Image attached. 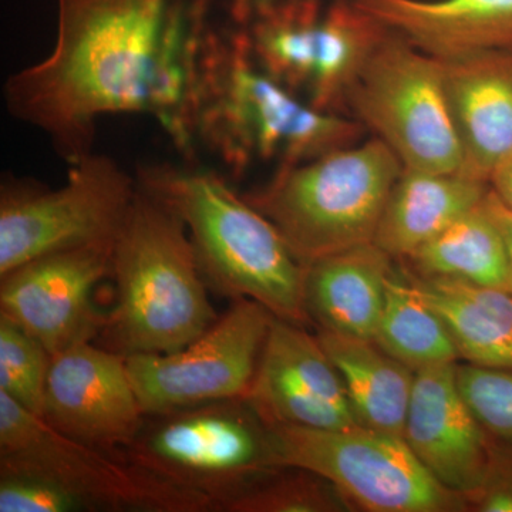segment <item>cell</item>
<instances>
[{"mask_svg": "<svg viewBox=\"0 0 512 512\" xmlns=\"http://www.w3.org/2000/svg\"><path fill=\"white\" fill-rule=\"evenodd\" d=\"M366 128L313 109L255 62L241 30L208 33L195 100V140L232 174L255 164L292 167L355 146Z\"/></svg>", "mask_w": 512, "mask_h": 512, "instance_id": "2", "label": "cell"}, {"mask_svg": "<svg viewBox=\"0 0 512 512\" xmlns=\"http://www.w3.org/2000/svg\"><path fill=\"white\" fill-rule=\"evenodd\" d=\"M355 511L325 478L284 467L227 505L225 512H346Z\"/></svg>", "mask_w": 512, "mask_h": 512, "instance_id": "25", "label": "cell"}, {"mask_svg": "<svg viewBox=\"0 0 512 512\" xmlns=\"http://www.w3.org/2000/svg\"><path fill=\"white\" fill-rule=\"evenodd\" d=\"M271 434L279 466L303 468L325 478L355 511H470L466 497L434 478L402 436L362 426H275Z\"/></svg>", "mask_w": 512, "mask_h": 512, "instance_id": "9", "label": "cell"}, {"mask_svg": "<svg viewBox=\"0 0 512 512\" xmlns=\"http://www.w3.org/2000/svg\"><path fill=\"white\" fill-rule=\"evenodd\" d=\"M56 2L55 47L9 77V113L43 131L70 165L93 153L97 121L107 114H148L191 156L210 33L202 2L190 12L177 0Z\"/></svg>", "mask_w": 512, "mask_h": 512, "instance_id": "1", "label": "cell"}, {"mask_svg": "<svg viewBox=\"0 0 512 512\" xmlns=\"http://www.w3.org/2000/svg\"><path fill=\"white\" fill-rule=\"evenodd\" d=\"M245 402L266 426H359L338 370L302 325L275 318Z\"/></svg>", "mask_w": 512, "mask_h": 512, "instance_id": "15", "label": "cell"}, {"mask_svg": "<svg viewBox=\"0 0 512 512\" xmlns=\"http://www.w3.org/2000/svg\"><path fill=\"white\" fill-rule=\"evenodd\" d=\"M488 184L498 201L512 214V153L494 168Z\"/></svg>", "mask_w": 512, "mask_h": 512, "instance_id": "30", "label": "cell"}, {"mask_svg": "<svg viewBox=\"0 0 512 512\" xmlns=\"http://www.w3.org/2000/svg\"><path fill=\"white\" fill-rule=\"evenodd\" d=\"M403 168L396 154L373 137L308 163L278 168L265 187L244 197L308 266L375 241Z\"/></svg>", "mask_w": 512, "mask_h": 512, "instance_id": "5", "label": "cell"}, {"mask_svg": "<svg viewBox=\"0 0 512 512\" xmlns=\"http://www.w3.org/2000/svg\"><path fill=\"white\" fill-rule=\"evenodd\" d=\"M394 259L365 244L306 266L305 305L318 330L375 338Z\"/></svg>", "mask_w": 512, "mask_h": 512, "instance_id": "19", "label": "cell"}, {"mask_svg": "<svg viewBox=\"0 0 512 512\" xmlns=\"http://www.w3.org/2000/svg\"><path fill=\"white\" fill-rule=\"evenodd\" d=\"M114 242L52 252L0 276V316L39 340L52 356L90 342L106 320L93 292L111 278Z\"/></svg>", "mask_w": 512, "mask_h": 512, "instance_id": "13", "label": "cell"}, {"mask_svg": "<svg viewBox=\"0 0 512 512\" xmlns=\"http://www.w3.org/2000/svg\"><path fill=\"white\" fill-rule=\"evenodd\" d=\"M468 507L478 512H512V447L497 441L487 477L468 498Z\"/></svg>", "mask_w": 512, "mask_h": 512, "instance_id": "29", "label": "cell"}, {"mask_svg": "<svg viewBox=\"0 0 512 512\" xmlns=\"http://www.w3.org/2000/svg\"><path fill=\"white\" fill-rule=\"evenodd\" d=\"M124 456L178 487L229 503L281 470L271 427L244 399L146 416Z\"/></svg>", "mask_w": 512, "mask_h": 512, "instance_id": "7", "label": "cell"}, {"mask_svg": "<svg viewBox=\"0 0 512 512\" xmlns=\"http://www.w3.org/2000/svg\"><path fill=\"white\" fill-rule=\"evenodd\" d=\"M403 439L434 478L467 503L483 485L497 444L461 394L457 363L416 372Z\"/></svg>", "mask_w": 512, "mask_h": 512, "instance_id": "16", "label": "cell"}, {"mask_svg": "<svg viewBox=\"0 0 512 512\" xmlns=\"http://www.w3.org/2000/svg\"><path fill=\"white\" fill-rule=\"evenodd\" d=\"M0 473L47 478L89 511H217L208 498L137 466L123 453L66 436L5 393H0Z\"/></svg>", "mask_w": 512, "mask_h": 512, "instance_id": "8", "label": "cell"}, {"mask_svg": "<svg viewBox=\"0 0 512 512\" xmlns=\"http://www.w3.org/2000/svg\"><path fill=\"white\" fill-rule=\"evenodd\" d=\"M241 32L275 82L313 109L348 117L350 89L390 33L352 0H275Z\"/></svg>", "mask_w": 512, "mask_h": 512, "instance_id": "6", "label": "cell"}, {"mask_svg": "<svg viewBox=\"0 0 512 512\" xmlns=\"http://www.w3.org/2000/svg\"><path fill=\"white\" fill-rule=\"evenodd\" d=\"M375 343L414 373L457 363L460 353L439 313L424 301L402 265L387 279Z\"/></svg>", "mask_w": 512, "mask_h": 512, "instance_id": "24", "label": "cell"}, {"mask_svg": "<svg viewBox=\"0 0 512 512\" xmlns=\"http://www.w3.org/2000/svg\"><path fill=\"white\" fill-rule=\"evenodd\" d=\"M113 308L103 348L123 356L171 353L218 319L183 220L138 185L113 251Z\"/></svg>", "mask_w": 512, "mask_h": 512, "instance_id": "4", "label": "cell"}, {"mask_svg": "<svg viewBox=\"0 0 512 512\" xmlns=\"http://www.w3.org/2000/svg\"><path fill=\"white\" fill-rule=\"evenodd\" d=\"M414 288L446 323L460 359L512 369V292L446 278H426L402 265Z\"/></svg>", "mask_w": 512, "mask_h": 512, "instance_id": "21", "label": "cell"}, {"mask_svg": "<svg viewBox=\"0 0 512 512\" xmlns=\"http://www.w3.org/2000/svg\"><path fill=\"white\" fill-rule=\"evenodd\" d=\"M441 63L460 144V174L488 183L494 168L512 153V49Z\"/></svg>", "mask_w": 512, "mask_h": 512, "instance_id": "17", "label": "cell"}, {"mask_svg": "<svg viewBox=\"0 0 512 512\" xmlns=\"http://www.w3.org/2000/svg\"><path fill=\"white\" fill-rule=\"evenodd\" d=\"M40 417L72 439L114 453L133 443L146 420L126 357L93 340L53 356Z\"/></svg>", "mask_w": 512, "mask_h": 512, "instance_id": "14", "label": "cell"}, {"mask_svg": "<svg viewBox=\"0 0 512 512\" xmlns=\"http://www.w3.org/2000/svg\"><path fill=\"white\" fill-rule=\"evenodd\" d=\"M348 113L383 141L404 168L460 173L443 63L402 37L390 32L367 60L348 94Z\"/></svg>", "mask_w": 512, "mask_h": 512, "instance_id": "10", "label": "cell"}, {"mask_svg": "<svg viewBox=\"0 0 512 512\" xmlns=\"http://www.w3.org/2000/svg\"><path fill=\"white\" fill-rule=\"evenodd\" d=\"M137 191V177L94 151L56 190L3 184L0 276L42 255L116 241Z\"/></svg>", "mask_w": 512, "mask_h": 512, "instance_id": "11", "label": "cell"}, {"mask_svg": "<svg viewBox=\"0 0 512 512\" xmlns=\"http://www.w3.org/2000/svg\"><path fill=\"white\" fill-rule=\"evenodd\" d=\"M89 511L79 497L47 478L0 473V512Z\"/></svg>", "mask_w": 512, "mask_h": 512, "instance_id": "28", "label": "cell"}, {"mask_svg": "<svg viewBox=\"0 0 512 512\" xmlns=\"http://www.w3.org/2000/svg\"><path fill=\"white\" fill-rule=\"evenodd\" d=\"M52 359L39 340L0 316V393L42 416Z\"/></svg>", "mask_w": 512, "mask_h": 512, "instance_id": "26", "label": "cell"}, {"mask_svg": "<svg viewBox=\"0 0 512 512\" xmlns=\"http://www.w3.org/2000/svg\"><path fill=\"white\" fill-rule=\"evenodd\" d=\"M143 190L183 220L208 286L231 299H251L275 318L305 326L306 266L278 228L220 175L174 165H147Z\"/></svg>", "mask_w": 512, "mask_h": 512, "instance_id": "3", "label": "cell"}, {"mask_svg": "<svg viewBox=\"0 0 512 512\" xmlns=\"http://www.w3.org/2000/svg\"><path fill=\"white\" fill-rule=\"evenodd\" d=\"M490 184L460 173L403 168L394 183L375 241L394 261H404L487 197Z\"/></svg>", "mask_w": 512, "mask_h": 512, "instance_id": "20", "label": "cell"}, {"mask_svg": "<svg viewBox=\"0 0 512 512\" xmlns=\"http://www.w3.org/2000/svg\"><path fill=\"white\" fill-rule=\"evenodd\" d=\"M316 336L338 370L357 424L403 437L416 373L375 340L326 330Z\"/></svg>", "mask_w": 512, "mask_h": 512, "instance_id": "22", "label": "cell"}, {"mask_svg": "<svg viewBox=\"0 0 512 512\" xmlns=\"http://www.w3.org/2000/svg\"><path fill=\"white\" fill-rule=\"evenodd\" d=\"M274 319L261 303L235 299L184 348L124 356L144 414L245 399Z\"/></svg>", "mask_w": 512, "mask_h": 512, "instance_id": "12", "label": "cell"}, {"mask_svg": "<svg viewBox=\"0 0 512 512\" xmlns=\"http://www.w3.org/2000/svg\"><path fill=\"white\" fill-rule=\"evenodd\" d=\"M487 204L493 212L495 220L500 225L501 232H503L505 239V247H507L508 262H510L511 282H512V214L507 208L498 201L493 191L488 192Z\"/></svg>", "mask_w": 512, "mask_h": 512, "instance_id": "31", "label": "cell"}, {"mask_svg": "<svg viewBox=\"0 0 512 512\" xmlns=\"http://www.w3.org/2000/svg\"><path fill=\"white\" fill-rule=\"evenodd\" d=\"M400 262L413 274L426 278L454 279L512 292L504 235L487 197Z\"/></svg>", "mask_w": 512, "mask_h": 512, "instance_id": "23", "label": "cell"}, {"mask_svg": "<svg viewBox=\"0 0 512 512\" xmlns=\"http://www.w3.org/2000/svg\"><path fill=\"white\" fill-rule=\"evenodd\" d=\"M457 383L487 433L512 447V369L457 363Z\"/></svg>", "mask_w": 512, "mask_h": 512, "instance_id": "27", "label": "cell"}, {"mask_svg": "<svg viewBox=\"0 0 512 512\" xmlns=\"http://www.w3.org/2000/svg\"><path fill=\"white\" fill-rule=\"evenodd\" d=\"M440 62L512 49V0H352Z\"/></svg>", "mask_w": 512, "mask_h": 512, "instance_id": "18", "label": "cell"}, {"mask_svg": "<svg viewBox=\"0 0 512 512\" xmlns=\"http://www.w3.org/2000/svg\"><path fill=\"white\" fill-rule=\"evenodd\" d=\"M272 2L275 0H234L232 12H234V18L244 25L258 10L264 9Z\"/></svg>", "mask_w": 512, "mask_h": 512, "instance_id": "32", "label": "cell"}]
</instances>
